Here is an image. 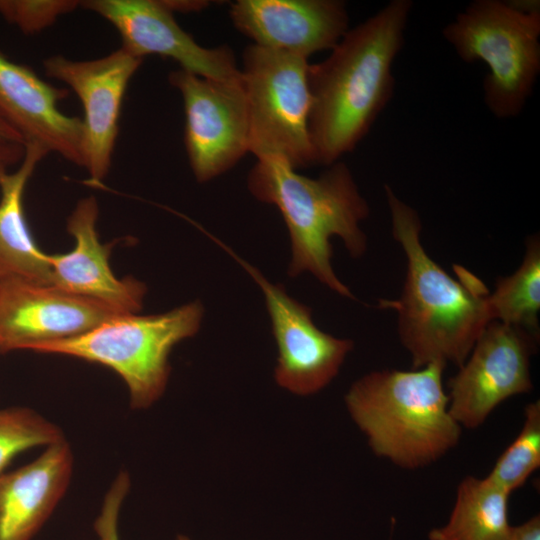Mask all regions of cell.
I'll return each instance as SVG.
<instances>
[{
  "instance_id": "9",
  "label": "cell",
  "mask_w": 540,
  "mask_h": 540,
  "mask_svg": "<svg viewBox=\"0 0 540 540\" xmlns=\"http://www.w3.org/2000/svg\"><path fill=\"white\" fill-rule=\"evenodd\" d=\"M168 79L183 99L184 143L190 167L197 181L207 182L231 169L249 152L242 78L222 81L178 69Z\"/></svg>"
},
{
  "instance_id": "8",
  "label": "cell",
  "mask_w": 540,
  "mask_h": 540,
  "mask_svg": "<svg viewBox=\"0 0 540 540\" xmlns=\"http://www.w3.org/2000/svg\"><path fill=\"white\" fill-rule=\"evenodd\" d=\"M539 337L498 321L490 322L448 382V408L461 427L481 426L510 397L533 389L531 357Z\"/></svg>"
},
{
  "instance_id": "2",
  "label": "cell",
  "mask_w": 540,
  "mask_h": 540,
  "mask_svg": "<svg viewBox=\"0 0 540 540\" xmlns=\"http://www.w3.org/2000/svg\"><path fill=\"white\" fill-rule=\"evenodd\" d=\"M393 238L406 257L402 293L395 300H380V307L397 313L401 344L408 351L412 369L431 364L458 368L476 340L493 321L489 290L467 269L456 266L458 280L426 252L417 211L384 186Z\"/></svg>"
},
{
  "instance_id": "11",
  "label": "cell",
  "mask_w": 540,
  "mask_h": 540,
  "mask_svg": "<svg viewBox=\"0 0 540 540\" xmlns=\"http://www.w3.org/2000/svg\"><path fill=\"white\" fill-rule=\"evenodd\" d=\"M142 60L120 47L92 60L54 55L43 61L46 75L68 85L83 105V168L92 182L99 183L109 173L124 95Z\"/></svg>"
},
{
  "instance_id": "20",
  "label": "cell",
  "mask_w": 540,
  "mask_h": 540,
  "mask_svg": "<svg viewBox=\"0 0 540 540\" xmlns=\"http://www.w3.org/2000/svg\"><path fill=\"white\" fill-rule=\"evenodd\" d=\"M493 321L515 326L539 337L540 311V238L534 234L526 241L520 266L509 276L497 280L488 295Z\"/></svg>"
},
{
  "instance_id": "14",
  "label": "cell",
  "mask_w": 540,
  "mask_h": 540,
  "mask_svg": "<svg viewBox=\"0 0 540 540\" xmlns=\"http://www.w3.org/2000/svg\"><path fill=\"white\" fill-rule=\"evenodd\" d=\"M229 14L255 45L306 59L332 49L349 29L339 0H238Z\"/></svg>"
},
{
  "instance_id": "16",
  "label": "cell",
  "mask_w": 540,
  "mask_h": 540,
  "mask_svg": "<svg viewBox=\"0 0 540 540\" xmlns=\"http://www.w3.org/2000/svg\"><path fill=\"white\" fill-rule=\"evenodd\" d=\"M99 209L95 197L80 199L67 219L74 248L48 254L50 284L103 303L120 314L138 313L146 286L133 277L117 278L110 267L112 244H103L96 229Z\"/></svg>"
},
{
  "instance_id": "4",
  "label": "cell",
  "mask_w": 540,
  "mask_h": 540,
  "mask_svg": "<svg viewBox=\"0 0 540 540\" xmlns=\"http://www.w3.org/2000/svg\"><path fill=\"white\" fill-rule=\"evenodd\" d=\"M444 367L373 371L345 395L347 410L373 453L404 469L430 465L455 448L462 427L448 408Z\"/></svg>"
},
{
  "instance_id": "23",
  "label": "cell",
  "mask_w": 540,
  "mask_h": 540,
  "mask_svg": "<svg viewBox=\"0 0 540 540\" xmlns=\"http://www.w3.org/2000/svg\"><path fill=\"white\" fill-rule=\"evenodd\" d=\"M78 6L80 2L74 0H0V16L22 32L34 34Z\"/></svg>"
},
{
  "instance_id": "25",
  "label": "cell",
  "mask_w": 540,
  "mask_h": 540,
  "mask_svg": "<svg viewBox=\"0 0 540 540\" xmlns=\"http://www.w3.org/2000/svg\"><path fill=\"white\" fill-rule=\"evenodd\" d=\"M24 152V145L0 139V169H9L11 165L20 163Z\"/></svg>"
},
{
  "instance_id": "13",
  "label": "cell",
  "mask_w": 540,
  "mask_h": 540,
  "mask_svg": "<svg viewBox=\"0 0 540 540\" xmlns=\"http://www.w3.org/2000/svg\"><path fill=\"white\" fill-rule=\"evenodd\" d=\"M120 315L95 300L53 284L0 280V353L30 350L45 342L81 335Z\"/></svg>"
},
{
  "instance_id": "5",
  "label": "cell",
  "mask_w": 540,
  "mask_h": 540,
  "mask_svg": "<svg viewBox=\"0 0 540 540\" xmlns=\"http://www.w3.org/2000/svg\"><path fill=\"white\" fill-rule=\"evenodd\" d=\"M202 316L198 301L161 314H120L81 335L37 344L29 351L105 366L126 384L130 407L146 409L166 389L172 348L197 333Z\"/></svg>"
},
{
  "instance_id": "27",
  "label": "cell",
  "mask_w": 540,
  "mask_h": 540,
  "mask_svg": "<svg viewBox=\"0 0 540 540\" xmlns=\"http://www.w3.org/2000/svg\"><path fill=\"white\" fill-rule=\"evenodd\" d=\"M0 139L24 145L21 135L0 115Z\"/></svg>"
},
{
  "instance_id": "18",
  "label": "cell",
  "mask_w": 540,
  "mask_h": 540,
  "mask_svg": "<svg viewBox=\"0 0 540 540\" xmlns=\"http://www.w3.org/2000/svg\"><path fill=\"white\" fill-rule=\"evenodd\" d=\"M24 146L16 170L0 169V280L18 278L50 284L48 254L35 242L23 206L26 185L48 152L36 144Z\"/></svg>"
},
{
  "instance_id": "22",
  "label": "cell",
  "mask_w": 540,
  "mask_h": 540,
  "mask_svg": "<svg viewBox=\"0 0 540 540\" xmlns=\"http://www.w3.org/2000/svg\"><path fill=\"white\" fill-rule=\"evenodd\" d=\"M64 439L59 426L31 408L0 409V475L18 454Z\"/></svg>"
},
{
  "instance_id": "3",
  "label": "cell",
  "mask_w": 540,
  "mask_h": 540,
  "mask_svg": "<svg viewBox=\"0 0 540 540\" xmlns=\"http://www.w3.org/2000/svg\"><path fill=\"white\" fill-rule=\"evenodd\" d=\"M247 184L254 197L276 206L283 216L292 246L288 274L296 277L308 271L331 290L353 299L331 265L330 239L339 237L352 257L362 256L367 237L360 223L370 210L347 165L335 162L319 177L310 178L282 160L262 158L251 169Z\"/></svg>"
},
{
  "instance_id": "1",
  "label": "cell",
  "mask_w": 540,
  "mask_h": 540,
  "mask_svg": "<svg viewBox=\"0 0 540 540\" xmlns=\"http://www.w3.org/2000/svg\"><path fill=\"white\" fill-rule=\"evenodd\" d=\"M410 0H392L348 29L320 63L309 65V135L315 164L330 166L369 132L394 91L392 65L404 43Z\"/></svg>"
},
{
  "instance_id": "6",
  "label": "cell",
  "mask_w": 540,
  "mask_h": 540,
  "mask_svg": "<svg viewBox=\"0 0 540 540\" xmlns=\"http://www.w3.org/2000/svg\"><path fill=\"white\" fill-rule=\"evenodd\" d=\"M465 62L489 68L484 100L500 119L517 116L540 71V11L536 4L476 0L443 30Z\"/></svg>"
},
{
  "instance_id": "19",
  "label": "cell",
  "mask_w": 540,
  "mask_h": 540,
  "mask_svg": "<svg viewBox=\"0 0 540 540\" xmlns=\"http://www.w3.org/2000/svg\"><path fill=\"white\" fill-rule=\"evenodd\" d=\"M509 496L488 477L463 478L448 522L432 529L429 540H507L513 527L508 520Z\"/></svg>"
},
{
  "instance_id": "26",
  "label": "cell",
  "mask_w": 540,
  "mask_h": 540,
  "mask_svg": "<svg viewBox=\"0 0 540 540\" xmlns=\"http://www.w3.org/2000/svg\"><path fill=\"white\" fill-rule=\"evenodd\" d=\"M507 540H540L539 516H534L521 525L513 526Z\"/></svg>"
},
{
  "instance_id": "28",
  "label": "cell",
  "mask_w": 540,
  "mask_h": 540,
  "mask_svg": "<svg viewBox=\"0 0 540 540\" xmlns=\"http://www.w3.org/2000/svg\"><path fill=\"white\" fill-rule=\"evenodd\" d=\"M176 540H191V539L184 535H178Z\"/></svg>"
},
{
  "instance_id": "15",
  "label": "cell",
  "mask_w": 540,
  "mask_h": 540,
  "mask_svg": "<svg viewBox=\"0 0 540 540\" xmlns=\"http://www.w3.org/2000/svg\"><path fill=\"white\" fill-rule=\"evenodd\" d=\"M68 95L66 88L45 82L0 50V115L21 135L24 145H39L84 167L83 121L58 106Z\"/></svg>"
},
{
  "instance_id": "12",
  "label": "cell",
  "mask_w": 540,
  "mask_h": 540,
  "mask_svg": "<svg viewBox=\"0 0 540 540\" xmlns=\"http://www.w3.org/2000/svg\"><path fill=\"white\" fill-rule=\"evenodd\" d=\"M80 5L110 22L122 39L121 48L137 58L159 55L204 78L241 79L232 50L199 45L178 25L165 0H88Z\"/></svg>"
},
{
  "instance_id": "21",
  "label": "cell",
  "mask_w": 540,
  "mask_h": 540,
  "mask_svg": "<svg viewBox=\"0 0 540 540\" xmlns=\"http://www.w3.org/2000/svg\"><path fill=\"white\" fill-rule=\"evenodd\" d=\"M540 466V401L524 408L521 431L503 451L488 474L493 482L511 494L521 488Z\"/></svg>"
},
{
  "instance_id": "17",
  "label": "cell",
  "mask_w": 540,
  "mask_h": 540,
  "mask_svg": "<svg viewBox=\"0 0 540 540\" xmlns=\"http://www.w3.org/2000/svg\"><path fill=\"white\" fill-rule=\"evenodd\" d=\"M73 453L66 439L0 475V540H31L68 490Z\"/></svg>"
},
{
  "instance_id": "10",
  "label": "cell",
  "mask_w": 540,
  "mask_h": 540,
  "mask_svg": "<svg viewBox=\"0 0 540 540\" xmlns=\"http://www.w3.org/2000/svg\"><path fill=\"white\" fill-rule=\"evenodd\" d=\"M220 245L262 289L277 344L275 379L298 395L314 394L338 374L353 341L334 337L313 322L311 309L291 298L283 286L269 282L255 267Z\"/></svg>"
},
{
  "instance_id": "24",
  "label": "cell",
  "mask_w": 540,
  "mask_h": 540,
  "mask_svg": "<svg viewBox=\"0 0 540 540\" xmlns=\"http://www.w3.org/2000/svg\"><path fill=\"white\" fill-rule=\"evenodd\" d=\"M130 485L128 472L120 471L105 494L100 513L94 522L97 540H120L119 515Z\"/></svg>"
},
{
  "instance_id": "7",
  "label": "cell",
  "mask_w": 540,
  "mask_h": 540,
  "mask_svg": "<svg viewBox=\"0 0 540 540\" xmlns=\"http://www.w3.org/2000/svg\"><path fill=\"white\" fill-rule=\"evenodd\" d=\"M241 71L249 119V152L299 169L315 164L309 135L308 59L255 44Z\"/></svg>"
}]
</instances>
